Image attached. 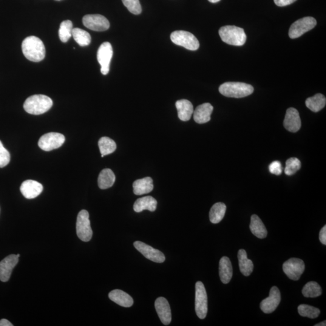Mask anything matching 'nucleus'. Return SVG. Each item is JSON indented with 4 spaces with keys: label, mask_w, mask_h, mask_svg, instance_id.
<instances>
[{
    "label": "nucleus",
    "mask_w": 326,
    "mask_h": 326,
    "mask_svg": "<svg viewBox=\"0 0 326 326\" xmlns=\"http://www.w3.org/2000/svg\"><path fill=\"white\" fill-rule=\"evenodd\" d=\"M115 176L112 170L105 169L102 170L98 178V185L101 189H107L114 185Z\"/></svg>",
    "instance_id": "bb28decb"
},
{
    "label": "nucleus",
    "mask_w": 326,
    "mask_h": 326,
    "mask_svg": "<svg viewBox=\"0 0 326 326\" xmlns=\"http://www.w3.org/2000/svg\"><path fill=\"white\" fill-rule=\"evenodd\" d=\"M110 300L124 308H129L134 304V300L128 294L121 290H115L110 292L109 295Z\"/></svg>",
    "instance_id": "412c9836"
},
{
    "label": "nucleus",
    "mask_w": 326,
    "mask_h": 326,
    "mask_svg": "<svg viewBox=\"0 0 326 326\" xmlns=\"http://www.w3.org/2000/svg\"><path fill=\"white\" fill-rule=\"evenodd\" d=\"M76 232L79 239L84 242H89L93 236V231L91 227L89 213L86 210H82L79 213L76 222Z\"/></svg>",
    "instance_id": "0eeeda50"
},
{
    "label": "nucleus",
    "mask_w": 326,
    "mask_h": 326,
    "mask_svg": "<svg viewBox=\"0 0 326 326\" xmlns=\"http://www.w3.org/2000/svg\"><path fill=\"white\" fill-rule=\"evenodd\" d=\"M326 104V99L322 94H317L306 99V106L314 112H317L324 109Z\"/></svg>",
    "instance_id": "cd10ccee"
},
{
    "label": "nucleus",
    "mask_w": 326,
    "mask_h": 326,
    "mask_svg": "<svg viewBox=\"0 0 326 326\" xmlns=\"http://www.w3.org/2000/svg\"><path fill=\"white\" fill-rule=\"evenodd\" d=\"M219 34L222 41L234 46H242L246 41L244 30L234 25H226L221 27Z\"/></svg>",
    "instance_id": "20e7f679"
},
{
    "label": "nucleus",
    "mask_w": 326,
    "mask_h": 326,
    "mask_svg": "<svg viewBox=\"0 0 326 326\" xmlns=\"http://www.w3.org/2000/svg\"><path fill=\"white\" fill-rule=\"evenodd\" d=\"M320 240L323 245H326V225L323 226L320 232Z\"/></svg>",
    "instance_id": "ea45409f"
},
{
    "label": "nucleus",
    "mask_w": 326,
    "mask_h": 326,
    "mask_svg": "<svg viewBox=\"0 0 326 326\" xmlns=\"http://www.w3.org/2000/svg\"><path fill=\"white\" fill-rule=\"evenodd\" d=\"M122 2L130 13L134 15H139L141 13L142 8L139 0H122Z\"/></svg>",
    "instance_id": "c9c22d12"
},
{
    "label": "nucleus",
    "mask_w": 326,
    "mask_h": 326,
    "mask_svg": "<svg viewBox=\"0 0 326 326\" xmlns=\"http://www.w3.org/2000/svg\"><path fill=\"white\" fill-rule=\"evenodd\" d=\"M298 312L300 316L311 319L317 318L320 314L319 309L308 305H300L298 307Z\"/></svg>",
    "instance_id": "72a5a7b5"
},
{
    "label": "nucleus",
    "mask_w": 326,
    "mask_h": 326,
    "mask_svg": "<svg viewBox=\"0 0 326 326\" xmlns=\"http://www.w3.org/2000/svg\"><path fill=\"white\" fill-rule=\"evenodd\" d=\"M219 91L225 97L242 98L253 94L254 88L243 82H228L221 85Z\"/></svg>",
    "instance_id": "7ed1b4c3"
},
{
    "label": "nucleus",
    "mask_w": 326,
    "mask_h": 326,
    "mask_svg": "<svg viewBox=\"0 0 326 326\" xmlns=\"http://www.w3.org/2000/svg\"><path fill=\"white\" fill-rule=\"evenodd\" d=\"M249 228H250L252 233L259 239H264L267 236L268 232L264 223L256 215H252L251 217Z\"/></svg>",
    "instance_id": "a878e982"
},
{
    "label": "nucleus",
    "mask_w": 326,
    "mask_h": 326,
    "mask_svg": "<svg viewBox=\"0 0 326 326\" xmlns=\"http://www.w3.org/2000/svg\"><path fill=\"white\" fill-rule=\"evenodd\" d=\"M155 308L161 322L164 325H169L172 321V314L168 301L165 298H158L155 300Z\"/></svg>",
    "instance_id": "f3484780"
},
{
    "label": "nucleus",
    "mask_w": 326,
    "mask_h": 326,
    "mask_svg": "<svg viewBox=\"0 0 326 326\" xmlns=\"http://www.w3.org/2000/svg\"><path fill=\"white\" fill-rule=\"evenodd\" d=\"M301 168V162L297 158H291L286 161L285 169V174L293 175Z\"/></svg>",
    "instance_id": "f704fd0d"
},
{
    "label": "nucleus",
    "mask_w": 326,
    "mask_h": 326,
    "mask_svg": "<svg viewBox=\"0 0 326 326\" xmlns=\"http://www.w3.org/2000/svg\"><path fill=\"white\" fill-rule=\"evenodd\" d=\"M82 22L88 29L96 32L107 30L110 26L109 22L106 17L99 14L84 16Z\"/></svg>",
    "instance_id": "f8f14e48"
},
{
    "label": "nucleus",
    "mask_w": 326,
    "mask_h": 326,
    "mask_svg": "<svg viewBox=\"0 0 326 326\" xmlns=\"http://www.w3.org/2000/svg\"><path fill=\"white\" fill-rule=\"evenodd\" d=\"M326 326V321L323 322L315 325V326Z\"/></svg>",
    "instance_id": "79ce46f5"
},
{
    "label": "nucleus",
    "mask_w": 326,
    "mask_h": 326,
    "mask_svg": "<svg viewBox=\"0 0 326 326\" xmlns=\"http://www.w3.org/2000/svg\"><path fill=\"white\" fill-rule=\"evenodd\" d=\"M274 1L275 4H276L277 6L284 7L286 6V5L293 4V2L296 1L297 0H274Z\"/></svg>",
    "instance_id": "58836bf2"
},
{
    "label": "nucleus",
    "mask_w": 326,
    "mask_h": 326,
    "mask_svg": "<svg viewBox=\"0 0 326 326\" xmlns=\"http://www.w3.org/2000/svg\"><path fill=\"white\" fill-rule=\"evenodd\" d=\"M72 36L75 41L82 47L87 46L90 45L92 41L90 33L79 28L73 29Z\"/></svg>",
    "instance_id": "7c9ffc66"
},
{
    "label": "nucleus",
    "mask_w": 326,
    "mask_h": 326,
    "mask_svg": "<svg viewBox=\"0 0 326 326\" xmlns=\"http://www.w3.org/2000/svg\"><path fill=\"white\" fill-rule=\"evenodd\" d=\"M113 56V49L111 44L109 42L102 44L98 50L97 58L99 63L101 65L102 75H107L109 72V65Z\"/></svg>",
    "instance_id": "9b49d317"
},
{
    "label": "nucleus",
    "mask_w": 326,
    "mask_h": 326,
    "mask_svg": "<svg viewBox=\"0 0 326 326\" xmlns=\"http://www.w3.org/2000/svg\"><path fill=\"white\" fill-rule=\"evenodd\" d=\"M281 301V294L279 288L273 286L269 292L268 298L260 303V309L265 314H271L276 310Z\"/></svg>",
    "instance_id": "4468645a"
},
{
    "label": "nucleus",
    "mask_w": 326,
    "mask_h": 326,
    "mask_svg": "<svg viewBox=\"0 0 326 326\" xmlns=\"http://www.w3.org/2000/svg\"><path fill=\"white\" fill-rule=\"evenodd\" d=\"M20 191L27 199H33L41 194L43 186L36 181L29 180L22 183Z\"/></svg>",
    "instance_id": "a211bd4d"
},
{
    "label": "nucleus",
    "mask_w": 326,
    "mask_h": 326,
    "mask_svg": "<svg viewBox=\"0 0 326 326\" xmlns=\"http://www.w3.org/2000/svg\"><path fill=\"white\" fill-rule=\"evenodd\" d=\"M171 41L176 45L195 51L199 49L200 42L192 33L184 30H177L171 35Z\"/></svg>",
    "instance_id": "39448f33"
},
{
    "label": "nucleus",
    "mask_w": 326,
    "mask_h": 326,
    "mask_svg": "<svg viewBox=\"0 0 326 326\" xmlns=\"http://www.w3.org/2000/svg\"><path fill=\"white\" fill-rule=\"evenodd\" d=\"M73 23L70 20H66L62 22L59 27V36L61 41L63 42H67L72 36Z\"/></svg>",
    "instance_id": "473e14b6"
},
{
    "label": "nucleus",
    "mask_w": 326,
    "mask_h": 326,
    "mask_svg": "<svg viewBox=\"0 0 326 326\" xmlns=\"http://www.w3.org/2000/svg\"><path fill=\"white\" fill-rule=\"evenodd\" d=\"M195 311L200 319H205L208 314V295L201 282H197L195 285Z\"/></svg>",
    "instance_id": "423d86ee"
},
{
    "label": "nucleus",
    "mask_w": 326,
    "mask_h": 326,
    "mask_svg": "<svg viewBox=\"0 0 326 326\" xmlns=\"http://www.w3.org/2000/svg\"><path fill=\"white\" fill-rule=\"evenodd\" d=\"M17 255L12 254L4 258L0 262V280L6 282L10 279L12 271L18 263Z\"/></svg>",
    "instance_id": "2eb2a0df"
},
{
    "label": "nucleus",
    "mask_w": 326,
    "mask_h": 326,
    "mask_svg": "<svg viewBox=\"0 0 326 326\" xmlns=\"http://www.w3.org/2000/svg\"><path fill=\"white\" fill-rule=\"evenodd\" d=\"M10 160V155L9 152L3 146L1 141H0V167L2 168L6 166L9 163Z\"/></svg>",
    "instance_id": "e433bc0d"
},
{
    "label": "nucleus",
    "mask_w": 326,
    "mask_h": 326,
    "mask_svg": "<svg viewBox=\"0 0 326 326\" xmlns=\"http://www.w3.org/2000/svg\"><path fill=\"white\" fill-rule=\"evenodd\" d=\"M98 145L102 157L112 154L117 148L115 141L107 137H102L99 141Z\"/></svg>",
    "instance_id": "c756f323"
},
{
    "label": "nucleus",
    "mask_w": 326,
    "mask_h": 326,
    "mask_svg": "<svg viewBox=\"0 0 326 326\" xmlns=\"http://www.w3.org/2000/svg\"><path fill=\"white\" fill-rule=\"evenodd\" d=\"M22 50L25 57L30 61L40 62L45 56L43 42L35 36H30L24 39L22 43Z\"/></svg>",
    "instance_id": "f257e3e1"
},
{
    "label": "nucleus",
    "mask_w": 326,
    "mask_h": 326,
    "mask_svg": "<svg viewBox=\"0 0 326 326\" xmlns=\"http://www.w3.org/2000/svg\"><path fill=\"white\" fill-rule=\"evenodd\" d=\"M134 246L144 257L152 262L163 263L165 261L166 258L162 252L146 244V243L140 242V241H136L134 243Z\"/></svg>",
    "instance_id": "ddd939ff"
},
{
    "label": "nucleus",
    "mask_w": 326,
    "mask_h": 326,
    "mask_svg": "<svg viewBox=\"0 0 326 326\" xmlns=\"http://www.w3.org/2000/svg\"><path fill=\"white\" fill-rule=\"evenodd\" d=\"M283 125L286 130L291 132H297L301 128V119L296 109L290 108L286 110Z\"/></svg>",
    "instance_id": "dca6fc26"
},
{
    "label": "nucleus",
    "mask_w": 326,
    "mask_h": 326,
    "mask_svg": "<svg viewBox=\"0 0 326 326\" xmlns=\"http://www.w3.org/2000/svg\"><path fill=\"white\" fill-rule=\"evenodd\" d=\"M238 260L240 271L243 276L248 277L253 273L254 265L253 262L249 260L245 249H241L238 251Z\"/></svg>",
    "instance_id": "393cba45"
},
{
    "label": "nucleus",
    "mask_w": 326,
    "mask_h": 326,
    "mask_svg": "<svg viewBox=\"0 0 326 326\" xmlns=\"http://www.w3.org/2000/svg\"><path fill=\"white\" fill-rule=\"evenodd\" d=\"M305 265L304 262L297 258H291L286 261L283 265V270L289 279L299 280L304 273Z\"/></svg>",
    "instance_id": "9d476101"
},
{
    "label": "nucleus",
    "mask_w": 326,
    "mask_h": 326,
    "mask_svg": "<svg viewBox=\"0 0 326 326\" xmlns=\"http://www.w3.org/2000/svg\"><path fill=\"white\" fill-rule=\"evenodd\" d=\"M178 117L184 121H189L194 114V107L191 102L186 99L178 101L175 104Z\"/></svg>",
    "instance_id": "aec40b11"
},
{
    "label": "nucleus",
    "mask_w": 326,
    "mask_h": 326,
    "mask_svg": "<svg viewBox=\"0 0 326 326\" xmlns=\"http://www.w3.org/2000/svg\"><path fill=\"white\" fill-rule=\"evenodd\" d=\"M17 256H18V257H20V254H18V255H17Z\"/></svg>",
    "instance_id": "c03bdc74"
},
{
    "label": "nucleus",
    "mask_w": 326,
    "mask_h": 326,
    "mask_svg": "<svg viewBox=\"0 0 326 326\" xmlns=\"http://www.w3.org/2000/svg\"><path fill=\"white\" fill-rule=\"evenodd\" d=\"M209 1L212 2V3H217V2L220 1V0H209Z\"/></svg>",
    "instance_id": "37998d69"
},
{
    "label": "nucleus",
    "mask_w": 326,
    "mask_h": 326,
    "mask_svg": "<svg viewBox=\"0 0 326 326\" xmlns=\"http://www.w3.org/2000/svg\"><path fill=\"white\" fill-rule=\"evenodd\" d=\"M226 207L224 203H217L215 204L210 211V220L213 223H218L223 219L225 216Z\"/></svg>",
    "instance_id": "c85d7f7f"
},
{
    "label": "nucleus",
    "mask_w": 326,
    "mask_h": 326,
    "mask_svg": "<svg viewBox=\"0 0 326 326\" xmlns=\"http://www.w3.org/2000/svg\"><path fill=\"white\" fill-rule=\"evenodd\" d=\"M303 296L307 298H316L321 296L322 289L318 283L310 282L306 283L302 290Z\"/></svg>",
    "instance_id": "2f4dec72"
},
{
    "label": "nucleus",
    "mask_w": 326,
    "mask_h": 326,
    "mask_svg": "<svg viewBox=\"0 0 326 326\" xmlns=\"http://www.w3.org/2000/svg\"><path fill=\"white\" fill-rule=\"evenodd\" d=\"M157 201L155 198L148 196V197L139 198L134 204V211L137 213H140L145 210L150 212L155 211L157 209Z\"/></svg>",
    "instance_id": "4be33fe9"
},
{
    "label": "nucleus",
    "mask_w": 326,
    "mask_h": 326,
    "mask_svg": "<svg viewBox=\"0 0 326 326\" xmlns=\"http://www.w3.org/2000/svg\"><path fill=\"white\" fill-rule=\"evenodd\" d=\"M219 273L221 282L227 284L232 276V267L230 260L227 257L221 258L219 261Z\"/></svg>",
    "instance_id": "5701e85b"
},
{
    "label": "nucleus",
    "mask_w": 326,
    "mask_h": 326,
    "mask_svg": "<svg viewBox=\"0 0 326 326\" xmlns=\"http://www.w3.org/2000/svg\"><path fill=\"white\" fill-rule=\"evenodd\" d=\"M269 170L271 174L276 175H281L282 173V166L281 163L279 161H273V162H272L269 164Z\"/></svg>",
    "instance_id": "4c0bfd02"
},
{
    "label": "nucleus",
    "mask_w": 326,
    "mask_h": 326,
    "mask_svg": "<svg viewBox=\"0 0 326 326\" xmlns=\"http://www.w3.org/2000/svg\"><path fill=\"white\" fill-rule=\"evenodd\" d=\"M214 107L211 104L205 103L198 106L194 111V118L195 122L204 124L211 120V115Z\"/></svg>",
    "instance_id": "6ab92c4d"
},
{
    "label": "nucleus",
    "mask_w": 326,
    "mask_h": 326,
    "mask_svg": "<svg viewBox=\"0 0 326 326\" xmlns=\"http://www.w3.org/2000/svg\"><path fill=\"white\" fill-rule=\"evenodd\" d=\"M64 135L57 132L47 133L42 136L38 141V146L45 151H51L60 147L65 142Z\"/></svg>",
    "instance_id": "1a4fd4ad"
},
{
    "label": "nucleus",
    "mask_w": 326,
    "mask_h": 326,
    "mask_svg": "<svg viewBox=\"0 0 326 326\" xmlns=\"http://www.w3.org/2000/svg\"><path fill=\"white\" fill-rule=\"evenodd\" d=\"M316 19L311 16L304 17L294 22L289 31V36L291 39L299 38L303 34L313 29L316 26Z\"/></svg>",
    "instance_id": "6e6552de"
},
{
    "label": "nucleus",
    "mask_w": 326,
    "mask_h": 326,
    "mask_svg": "<svg viewBox=\"0 0 326 326\" xmlns=\"http://www.w3.org/2000/svg\"><path fill=\"white\" fill-rule=\"evenodd\" d=\"M133 189L136 195L149 194L154 189L153 180L151 177H146L137 180L133 183Z\"/></svg>",
    "instance_id": "b1692460"
},
{
    "label": "nucleus",
    "mask_w": 326,
    "mask_h": 326,
    "mask_svg": "<svg viewBox=\"0 0 326 326\" xmlns=\"http://www.w3.org/2000/svg\"><path fill=\"white\" fill-rule=\"evenodd\" d=\"M13 325L6 319L0 320V326H13Z\"/></svg>",
    "instance_id": "a19ab883"
},
{
    "label": "nucleus",
    "mask_w": 326,
    "mask_h": 326,
    "mask_svg": "<svg viewBox=\"0 0 326 326\" xmlns=\"http://www.w3.org/2000/svg\"><path fill=\"white\" fill-rule=\"evenodd\" d=\"M57 1H59V0H57Z\"/></svg>",
    "instance_id": "a18cd8bd"
},
{
    "label": "nucleus",
    "mask_w": 326,
    "mask_h": 326,
    "mask_svg": "<svg viewBox=\"0 0 326 326\" xmlns=\"http://www.w3.org/2000/svg\"><path fill=\"white\" fill-rule=\"evenodd\" d=\"M53 106V101L49 97L42 95H33L25 100L24 109L29 114L40 115L49 110Z\"/></svg>",
    "instance_id": "f03ea898"
}]
</instances>
